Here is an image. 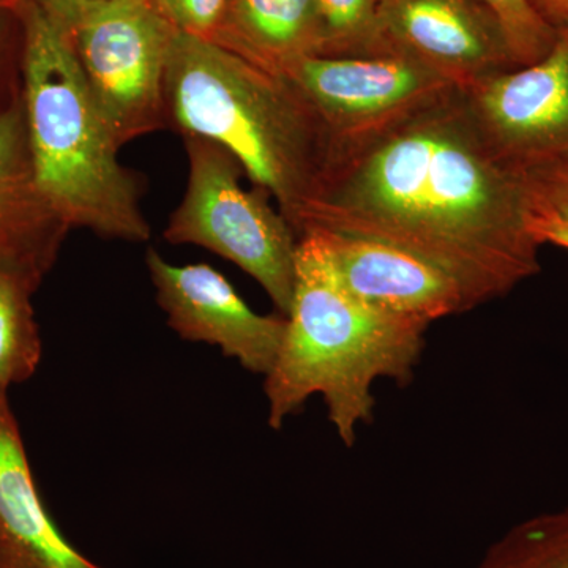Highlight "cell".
Masks as SVG:
<instances>
[{
	"label": "cell",
	"instance_id": "15",
	"mask_svg": "<svg viewBox=\"0 0 568 568\" xmlns=\"http://www.w3.org/2000/svg\"><path fill=\"white\" fill-rule=\"evenodd\" d=\"M39 284L0 268V392L26 383L41 361V338L32 297Z\"/></svg>",
	"mask_w": 568,
	"mask_h": 568
},
{
	"label": "cell",
	"instance_id": "1",
	"mask_svg": "<svg viewBox=\"0 0 568 568\" xmlns=\"http://www.w3.org/2000/svg\"><path fill=\"white\" fill-rule=\"evenodd\" d=\"M528 219L521 174L452 88L336 152L301 235L339 227L405 246L454 275L477 306L540 272Z\"/></svg>",
	"mask_w": 568,
	"mask_h": 568
},
{
	"label": "cell",
	"instance_id": "4",
	"mask_svg": "<svg viewBox=\"0 0 568 568\" xmlns=\"http://www.w3.org/2000/svg\"><path fill=\"white\" fill-rule=\"evenodd\" d=\"M21 102L37 182L70 230L148 242L136 175L93 100L62 26L39 0H21Z\"/></svg>",
	"mask_w": 568,
	"mask_h": 568
},
{
	"label": "cell",
	"instance_id": "13",
	"mask_svg": "<svg viewBox=\"0 0 568 568\" xmlns=\"http://www.w3.org/2000/svg\"><path fill=\"white\" fill-rule=\"evenodd\" d=\"M0 568H104L54 525L33 480L9 394L0 392Z\"/></svg>",
	"mask_w": 568,
	"mask_h": 568
},
{
	"label": "cell",
	"instance_id": "22",
	"mask_svg": "<svg viewBox=\"0 0 568 568\" xmlns=\"http://www.w3.org/2000/svg\"><path fill=\"white\" fill-rule=\"evenodd\" d=\"M537 13L556 31L568 29V0H529Z\"/></svg>",
	"mask_w": 568,
	"mask_h": 568
},
{
	"label": "cell",
	"instance_id": "5",
	"mask_svg": "<svg viewBox=\"0 0 568 568\" xmlns=\"http://www.w3.org/2000/svg\"><path fill=\"white\" fill-rule=\"evenodd\" d=\"M189 182L164 230L173 245L203 246L241 267L272 298L280 315L290 313L298 235L260 186L245 190L244 168L215 141L183 134Z\"/></svg>",
	"mask_w": 568,
	"mask_h": 568
},
{
	"label": "cell",
	"instance_id": "8",
	"mask_svg": "<svg viewBox=\"0 0 568 568\" xmlns=\"http://www.w3.org/2000/svg\"><path fill=\"white\" fill-rule=\"evenodd\" d=\"M491 151L515 170L568 152V29L540 61L463 89Z\"/></svg>",
	"mask_w": 568,
	"mask_h": 568
},
{
	"label": "cell",
	"instance_id": "17",
	"mask_svg": "<svg viewBox=\"0 0 568 568\" xmlns=\"http://www.w3.org/2000/svg\"><path fill=\"white\" fill-rule=\"evenodd\" d=\"M323 2L328 58L386 55L377 24L379 0H321Z\"/></svg>",
	"mask_w": 568,
	"mask_h": 568
},
{
	"label": "cell",
	"instance_id": "18",
	"mask_svg": "<svg viewBox=\"0 0 568 568\" xmlns=\"http://www.w3.org/2000/svg\"><path fill=\"white\" fill-rule=\"evenodd\" d=\"M499 22L518 67L540 61L559 32L552 29L529 0H478Z\"/></svg>",
	"mask_w": 568,
	"mask_h": 568
},
{
	"label": "cell",
	"instance_id": "3",
	"mask_svg": "<svg viewBox=\"0 0 568 568\" xmlns=\"http://www.w3.org/2000/svg\"><path fill=\"white\" fill-rule=\"evenodd\" d=\"M282 347L265 375L268 425L282 428L310 396H323L346 447L373 418V384L409 383L428 325L387 315L351 295L315 231L298 237L293 302Z\"/></svg>",
	"mask_w": 568,
	"mask_h": 568
},
{
	"label": "cell",
	"instance_id": "19",
	"mask_svg": "<svg viewBox=\"0 0 568 568\" xmlns=\"http://www.w3.org/2000/svg\"><path fill=\"white\" fill-rule=\"evenodd\" d=\"M529 212L547 213L568 222V152L519 170Z\"/></svg>",
	"mask_w": 568,
	"mask_h": 568
},
{
	"label": "cell",
	"instance_id": "24",
	"mask_svg": "<svg viewBox=\"0 0 568 568\" xmlns=\"http://www.w3.org/2000/svg\"><path fill=\"white\" fill-rule=\"evenodd\" d=\"M41 6L48 11L62 9V7L70 6V3L81 2V0H39Z\"/></svg>",
	"mask_w": 568,
	"mask_h": 568
},
{
	"label": "cell",
	"instance_id": "9",
	"mask_svg": "<svg viewBox=\"0 0 568 568\" xmlns=\"http://www.w3.org/2000/svg\"><path fill=\"white\" fill-rule=\"evenodd\" d=\"M145 265L156 302L175 334L186 342L219 346L256 375L271 372L286 334V316L253 312L211 265H174L153 248Z\"/></svg>",
	"mask_w": 568,
	"mask_h": 568
},
{
	"label": "cell",
	"instance_id": "11",
	"mask_svg": "<svg viewBox=\"0 0 568 568\" xmlns=\"http://www.w3.org/2000/svg\"><path fill=\"white\" fill-rule=\"evenodd\" d=\"M308 231L324 242L347 293L372 308L426 325L474 308L454 275L405 246L339 227Z\"/></svg>",
	"mask_w": 568,
	"mask_h": 568
},
{
	"label": "cell",
	"instance_id": "20",
	"mask_svg": "<svg viewBox=\"0 0 568 568\" xmlns=\"http://www.w3.org/2000/svg\"><path fill=\"white\" fill-rule=\"evenodd\" d=\"M175 31L211 40L222 21L226 0H151Z\"/></svg>",
	"mask_w": 568,
	"mask_h": 568
},
{
	"label": "cell",
	"instance_id": "25",
	"mask_svg": "<svg viewBox=\"0 0 568 568\" xmlns=\"http://www.w3.org/2000/svg\"><path fill=\"white\" fill-rule=\"evenodd\" d=\"M21 0H0V10H11L13 11L17 9L18 3H20Z\"/></svg>",
	"mask_w": 568,
	"mask_h": 568
},
{
	"label": "cell",
	"instance_id": "2",
	"mask_svg": "<svg viewBox=\"0 0 568 568\" xmlns=\"http://www.w3.org/2000/svg\"><path fill=\"white\" fill-rule=\"evenodd\" d=\"M164 95L170 125L233 153L301 235L334 151L293 84L211 40L175 31Z\"/></svg>",
	"mask_w": 568,
	"mask_h": 568
},
{
	"label": "cell",
	"instance_id": "6",
	"mask_svg": "<svg viewBox=\"0 0 568 568\" xmlns=\"http://www.w3.org/2000/svg\"><path fill=\"white\" fill-rule=\"evenodd\" d=\"M50 13L119 148L170 123L164 81L175 29L151 0H81Z\"/></svg>",
	"mask_w": 568,
	"mask_h": 568
},
{
	"label": "cell",
	"instance_id": "14",
	"mask_svg": "<svg viewBox=\"0 0 568 568\" xmlns=\"http://www.w3.org/2000/svg\"><path fill=\"white\" fill-rule=\"evenodd\" d=\"M213 43L278 74L302 58L324 55L321 0H226Z\"/></svg>",
	"mask_w": 568,
	"mask_h": 568
},
{
	"label": "cell",
	"instance_id": "7",
	"mask_svg": "<svg viewBox=\"0 0 568 568\" xmlns=\"http://www.w3.org/2000/svg\"><path fill=\"white\" fill-rule=\"evenodd\" d=\"M278 74L315 111L334 155L458 88L435 70L396 54L312 55L291 62Z\"/></svg>",
	"mask_w": 568,
	"mask_h": 568
},
{
	"label": "cell",
	"instance_id": "10",
	"mask_svg": "<svg viewBox=\"0 0 568 568\" xmlns=\"http://www.w3.org/2000/svg\"><path fill=\"white\" fill-rule=\"evenodd\" d=\"M377 24L387 54L462 89L518 69L499 22L478 0H379Z\"/></svg>",
	"mask_w": 568,
	"mask_h": 568
},
{
	"label": "cell",
	"instance_id": "23",
	"mask_svg": "<svg viewBox=\"0 0 568 568\" xmlns=\"http://www.w3.org/2000/svg\"><path fill=\"white\" fill-rule=\"evenodd\" d=\"M14 21H17L14 11L0 10V78H2L3 58H6L7 43H9L10 32ZM6 104H0V110H2Z\"/></svg>",
	"mask_w": 568,
	"mask_h": 568
},
{
	"label": "cell",
	"instance_id": "12",
	"mask_svg": "<svg viewBox=\"0 0 568 568\" xmlns=\"http://www.w3.org/2000/svg\"><path fill=\"white\" fill-rule=\"evenodd\" d=\"M69 231L37 182L18 92L0 110V268L40 286Z\"/></svg>",
	"mask_w": 568,
	"mask_h": 568
},
{
	"label": "cell",
	"instance_id": "21",
	"mask_svg": "<svg viewBox=\"0 0 568 568\" xmlns=\"http://www.w3.org/2000/svg\"><path fill=\"white\" fill-rule=\"evenodd\" d=\"M529 233L538 245H556L568 250V222L547 215V213L529 212Z\"/></svg>",
	"mask_w": 568,
	"mask_h": 568
},
{
	"label": "cell",
	"instance_id": "16",
	"mask_svg": "<svg viewBox=\"0 0 568 568\" xmlns=\"http://www.w3.org/2000/svg\"><path fill=\"white\" fill-rule=\"evenodd\" d=\"M476 568H568V506L507 530Z\"/></svg>",
	"mask_w": 568,
	"mask_h": 568
}]
</instances>
